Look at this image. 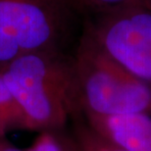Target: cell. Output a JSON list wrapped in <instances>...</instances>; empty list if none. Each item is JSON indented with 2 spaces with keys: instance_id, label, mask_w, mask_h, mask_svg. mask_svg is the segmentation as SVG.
Masks as SVG:
<instances>
[{
  "instance_id": "cell-1",
  "label": "cell",
  "mask_w": 151,
  "mask_h": 151,
  "mask_svg": "<svg viewBox=\"0 0 151 151\" xmlns=\"http://www.w3.org/2000/svg\"><path fill=\"white\" fill-rule=\"evenodd\" d=\"M0 73L25 115L27 129L61 132L81 115L73 58L62 51L20 56Z\"/></svg>"
},
{
  "instance_id": "cell-2",
  "label": "cell",
  "mask_w": 151,
  "mask_h": 151,
  "mask_svg": "<svg viewBox=\"0 0 151 151\" xmlns=\"http://www.w3.org/2000/svg\"><path fill=\"white\" fill-rule=\"evenodd\" d=\"M72 58L81 115H151L150 87L111 58L86 28Z\"/></svg>"
},
{
  "instance_id": "cell-3",
  "label": "cell",
  "mask_w": 151,
  "mask_h": 151,
  "mask_svg": "<svg viewBox=\"0 0 151 151\" xmlns=\"http://www.w3.org/2000/svg\"><path fill=\"white\" fill-rule=\"evenodd\" d=\"M72 15L64 0H0V68L29 53L62 51Z\"/></svg>"
},
{
  "instance_id": "cell-4",
  "label": "cell",
  "mask_w": 151,
  "mask_h": 151,
  "mask_svg": "<svg viewBox=\"0 0 151 151\" xmlns=\"http://www.w3.org/2000/svg\"><path fill=\"white\" fill-rule=\"evenodd\" d=\"M98 44L151 88V11L139 3L93 19L86 27Z\"/></svg>"
},
{
  "instance_id": "cell-5",
  "label": "cell",
  "mask_w": 151,
  "mask_h": 151,
  "mask_svg": "<svg viewBox=\"0 0 151 151\" xmlns=\"http://www.w3.org/2000/svg\"><path fill=\"white\" fill-rule=\"evenodd\" d=\"M99 137L124 151H151V115L83 114Z\"/></svg>"
},
{
  "instance_id": "cell-6",
  "label": "cell",
  "mask_w": 151,
  "mask_h": 151,
  "mask_svg": "<svg viewBox=\"0 0 151 151\" xmlns=\"http://www.w3.org/2000/svg\"><path fill=\"white\" fill-rule=\"evenodd\" d=\"M26 118L0 73V137L15 129H26Z\"/></svg>"
},
{
  "instance_id": "cell-7",
  "label": "cell",
  "mask_w": 151,
  "mask_h": 151,
  "mask_svg": "<svg viewBox=\"0 0 151 151\" xmlns=\"http://www.w3.org/2000/svg\"><path fill=\"white\" fill-rule=\"evenodd\" d=\"M64 2L72 13L83 16L86 20L138 3L137 0H64Z\"/></svg>"
},
{
  "instance_id": "cell-8",
  "label": "cell",
  "mask_w": 151,
  "mask_h": 151,
  "mask_svg": "<svg viewBox=\"0 0 151 151\" xmlns=\"http://www.w3.org/2000/svg\"><path fill=\"white\" fill-rule=\"evenodd\" d=\"M74 146L76 151H124L99 137L86 123L76 126Z\"/></svg>"
},
{
  "instance_id": "cell-9",
  "label": "cell",
  "mask_w": 151,
  "mask_h": 151,
  "mask_svg": "<svg viewBox=\"0 0 151 151\" xmlns=\"http://www.w3.org/2000/svg\"><path fill=\"white\" fill-rule=\"evenodd\" d=\"M28 151H76L74 144H68L60 132H43Z\"/></svg>"
},
{
  "instance_id": "cell-10",
  "label": "cell",
  "mask_w": 151,
  "mask_h": 151,
  "mask_svg": "<svg viewBox=\"0 0 151 151\" xmlns=\"http://www.w3.org/2000/svg\"><path fill=\"white\" fill-rule=\"evenodd\" d=\"M0 151H24L15 146L9 145V144H0Z\"/></svg>"
},
{
  "instance_id": "cell-11",
  "label": "cell",
  "mask_w": 151,
  "mask_h": 151,
  "mask_svg": "<svg viewBox=\"0 0 151 151\" xmlns=\"http://www.w3.org/2000/svg\"><path fill=\"white\" fill-rule=\"evenodd\" d=\"M137 2L139 3L140 5H142L143 7L149 9L151 11V0H137Z\"/></svg>"
}]
</instances>
